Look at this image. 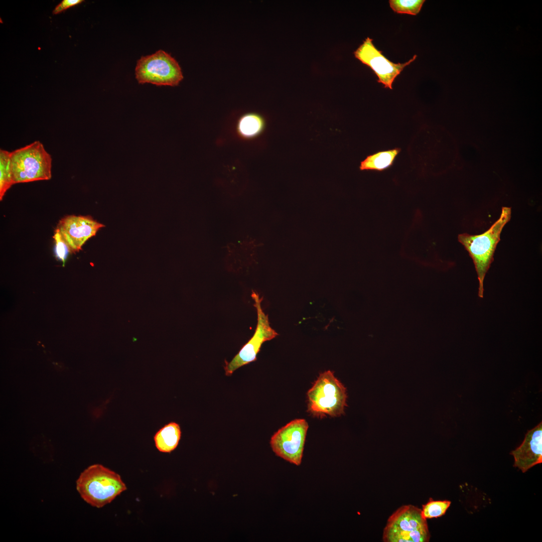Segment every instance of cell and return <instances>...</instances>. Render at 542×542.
Instances as JSON below:
<instances>
[{
  "instance_id": "cell-12",
  "label": "cell",
  "mask_w": 542,
  "mask_h": 542,
  "mask_svg": "<svg viewBox=\"0 0 542 542\" xmlns=\"http://www.w3.org/2000/svg\"><path fill=\"white\" fill-rule=\"evenodd\" d=\"M181 437L179 424L171 422L160 428L154 436L155 445L160 452L170 453L178 446Z\"/></svg>"
},
{
  "instance_id": "cell-2",
  "label": "cell",
  "mask_w": 542,
  "mask_h": 542,
  "mask_svg": "<svg viewBox=\"0 0 542 542\" xmlns=\"http://www.w3.org/2000/svg\"><path fill=\"white\" fill-rule=\"evenodd\" d=\"M76 489L86 502L101 508L127 488L118 474L96 464L89 466L80 474L76 481Z\"/></svg>"
},
{
  "instance_id": "cell-6",
  "label": "cell",
  "mask_w": 542,
  "mask_h": 542,
  "mask_svg": "<svg viewBox=\"0 0 542 542\" xmlns=\"http://www.w3.org/2000/svg\"><path fill=\"white\" fill-rule=\"evenodd\" d=\"M136 77L139 83L175 86L183 79L178 62L169 54L159 50L137 62Z\"/></svg>"
},
{
  "instance_id": "cell-13",
  "label": "cell",
  "mask_w": 542,
  "mask_h": 542,
  "mask_svg": "<svg viewBox=\"0 0 542 542\" xmlns=\"http://www.w3.org/2000/svg\"><path fill=\"white\" fill-rule=\"evenodd\" d=\"M400 151V148H396L370 155L361 162L359 169L361 171H383L393 165Z\"/></svg>"
},
{
  "instance_id": "cell-17",
  "label": "cell",
  "mask_w": 542,
  "mask_h": 542,
  "mask_svg": "<svg viewBox=\"0 0 542 542\" xmlns=\"http://www.w3.org/2000/svg\"><path fill=\"white\" fill-rule=\"evenodd\" d=\"M240 130L245 136H253L259 133L263 127V118L256 114H249L242 118Z\"/></svg>"
},
{
  "instance_id": "cell-18",
  "label": "cell",
  "mask_w": 542,
  "mask_h": 542,
  "mask_svg": "<svg viewBox=\"0 0 542 542\" xmlns=\"http://www.w3.org/2000/svg\"><path fill=\"white\" fill-rule=\"evenodd\" d=\"M55 241V253L58 260L63 262L64 266L68 253L70 252L69 248L62 238L59 231L56 229L53 236Z\"/></svg>"
},
{
  "instance_id": "cell-19",
  "label": "cell",
  "mask_w": 542,
  "mask_h": 542,
  "mask_svg": "<svg viewBox=\"0 0 542 542\" xmlns=\"http://www.w3.org/2000/svg\"><path fill=\"white\" fill-rule=\"evenodd\" d=\"M83 1V0H63L55 7L53 11V14H58L69 8L81 3Z\"/></svg>"
},
{
  "instance_id": "cell-16",
  "label": "cell",
  "mask_w": 542,
  "mask_h": 542,
  "mask_svg": "<svg viewBox=\"0 0 542 542\" xmlns=\"http://www.w3.org/2000/svg\"><path fill=\"white\" fill-rule=\"evenodd\" d=\"M424 0H390L391 9L395 13L417 15L425 3Z\"/></svg>"
},
{
  "instance_id": "cell-14",
  "label": "cell",
  "mask_w": 542,
  "mask_h": 542,
  "mask_svg": "<svg viewBox=\"0 0 542 542\" xmlns=\"http://www.w3.org/2000/svg\"><path fill=\"white\" fill-rule=\"evenodd\" d=\"M14 184L11 162V152L0 150V200Z\"/></svg>"
},
{
  "instance_id": "cell-10",
  "label": "cell",
  "mask_w": 542,
  "mask_h": 542,
  "mask_svg": "<svg viewBox=\"0 0 542 542\" xmlns=\"http://www.w3.org/2000/svg\"><path fill=\"white\" fill-rule=\"evenodd\" d=\"M104 226L90 216L69 215L59 221L56 229L68 245L70 252L75 253L81 249L84 243Z\"/></svg>"
},
{
  "instance_id": "cell-15",
  "label": "cell",
  "mask_w": 542,
  "mask_h": 542,
  "mask_svg": "<svg viewBox=\"0 0 542 542\" xmlns=\"http://www.w3.org/2000/svg\"><path fill=\"white\" fill-rule=\"evenodd\" d=\"M451 503L449 500H434L430 498L422 505V514L426 519L441 517L445 514Z\"/></svg>"
},
{
  "instance_id": "cell-4",
  "label": "cell",
  "mask_w": 542,
  "mask_h": 542,
  "mask_svg": "<svg viewBox=\"0 0 542 542\" xmlns=\"http://www.w3.org/2000/svg\"><path fill=\"white\" fill-rule=\"evenodd\" d=\"M14 183L51 178L52 158L39 141L11 152Z\"/></svg>"
},
{
  "instance_id": "cell-9",
  "label": "cell",
  "mask_w": 542,
  "mask_h": 542,
  "mask_svg": "<svg viewBox=\"0 0 542 542\" xmlns=\"http://www.w3.org/2000/svg\"><path fill=\"white\" fill-rule=\"evenodd\" d=\"M354 56L363 64L368 66L378 77L377 82L384 88L392 89L395 78L403 69L413 62L417 55L403 63H394L389 61L373 45L372 39L367 37L354 52Z\"/></svg>"
},
{
  "instance_id": "cell-1",
  "label": "cell",
  "mask_w": 542,
  "mask_h": 542,
  "mask_svg": "<svg viewBox=\"0 0 542 542\" xmlns=\"http://www.w3.org/2000/svg\"><path fill=\"white\" fill-rule=\"evenodd\" d=\"M511 209L502 207L499 218L486 231L478 235L460 234L458 241L464 246L473 259L479 280L478 296L483 297V282L491 263L501 231L511 218Z\"/></svg>"
},
{
  "instance_id": "cell-7",
  "label": "cell",
  "mask_w": 542,
  "mask_h": 542,
  "mask_svg": "<svg viewBox=\"0 0 542 542\" xmlns=\"http://www.w3.org/2000/svg\"><path fill=\"white\" fill-rule=\"evenodd\" d=\"M251 297L257 312V325L252 337L240 349L229 362L225 361L224 367L225 375L230 376L239 368L253 362L263 343L275 338L278 334L270 326L268 315L263 311L260 298L257 292L252 291Z\"/></svg>"
},
{
  "instance_id": "cell-5",
  "label": "cell",
  "mask_w": 542,
  "mask_h": 542,
  "mask_svg": "<svg viewBox=\"0 0 542 542\" xmlns=\"http://www.w3.org/2000/svg\"><path fill=\"white\" fill-rule=\"evenodd\" d=\"M430 539L421 509L410 504L399 507L390 515L382 534L384 542H428Z\"/></svg>"
},
{
  "instance_id": "cell-8",
  "label": "cell",
  "mask_w": 542,
  "mask_h": 542,
  "mask_svg": "<svg viewBox=\"0 0 542 542\" xmlns=\"http://www.w3.org/2000/svg\"><path fill=\"white\" fill-rule=\"evenodd\" d=\"M308 427L305 420L299 419L280 429L270 438V445L273 452L288 462L300 465Z\"/></svg>"
},
{
  "instance_id": "cell-3",
  "label": "cell",
  "mask_w": 542,
  "mask_h": 542,
  "mask_svg": "<svg viewBox=\"0 0 542 542\" xmlns=\"http://www.w3.org/2000/svg\"><path fill=\"white\" fill-rule=\"evenodd\" d=\"M308 411L317 416L338 417L344 413L346 406V389L327 370L321 373L307 392Z\"/></svg>"
},
{
  "instance_id": "cell-11",
  "label": "cell",
  "mask_w": 542,
  "mask_h": 542,
  "mask_svg": "<svg viewBox=\"0 0 542 542\" xmlns=\"http://www.w3.org/2000/svg\"><path fill=\"white\" fill-rule=\"evenodd\" d=\"M510 454L514 459V466L523 473L542 462L541 422L527 432L522 444Z\"/></svg>"
}]
</instances>
